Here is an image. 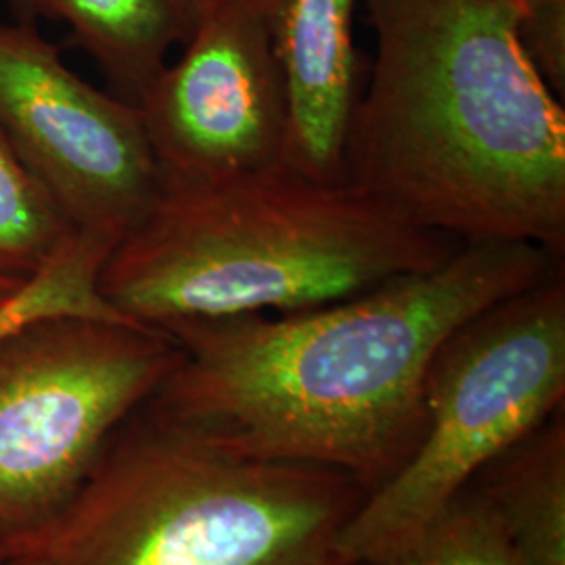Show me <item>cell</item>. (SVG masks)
I'll return each instance as SVG.
<instances>
[{
    "label": "cell",
    "mask_w": 565,
    "mask_h": 565,
    "mask_svg": "<svg viewBox=\"0 0 565 565\" xmlns=\"http://www.w3.org/2000/svg\"><path fill=\"white\" fill-rule=\"evenodd\" d=\"M564 260L534 243H463L342 302L168 324L182 361L147 403L243 457L333 469L371 492L419 445L440 345Z\"/></svg>",
    "instance_id": "6da1fadb"
},
{
    "label": "cell",
    "mask_w": 565,
    "mask_h": 565,
    "mask_svg": "<svg viewBox=\"0 0 565 565\" xmlns=\"http://www.w3.org/2000/svg\"><path fill=\"white\" fill-rule=\"evenodd\" d=\"M371 76L343 181L461 243L565 258V107L520 44L524 0H363Z\"/></svg>",
    "instance_id": "7a4b0ae2"
},
{
    "label": "cell",
    "mask_w": 565,
    "mask_h": 565,
    "mask_svg": "<svg viewBox=\"0 0 565 565\" xmlns=\"http://www.w3.org/2000/svg\"><path fill=\"white\" fill-rule=\"evenodd\" d=\"M461 245L350 182L279 163L162 182L147 216L109 252L99 294L121 317L158 329L291 315L434 268Z\"/></svg>",
    "instance_id": "3957f363"
},
{
    "label": "cell",
    "mask_w": 565,
    "mask_h": 565,
    "mask_svg": "<svg viewBox=\"0 0 565 565\" xmlns=\"http://www.w3.org/2000/svg\"><path fill=\"white\" fill-rule=\"evenodd\" d=\"M366 494L333 469L237 455L145 403L32 548L46 565H345L340 539Z\"/></svg>",
    "instance_id": "277c9868"
},
{
    "label": "cell",
    "mask_w": 565,
    "mask_h": 565,
    "mask_svg": "<svg viewBox=\"0 0 565 565\" xmlns=\"http://www.w3.org/2000/svg\"><path fill=\"white\" fill-rule=\"evenodd\" d=\"M419 445L340 539L345 565L398 545L565 403V263L459 327L429 364Z\"/></svg>",
    "instance_id": "5b68a950"
},
{
    "label": "cell",
    "mask_w": 565,
    "mask_h": 565,
    "mask_svg": "<svg viewBox=\"0 0 565 565\" xmlns=\"http://www.w3.org/2000/svg\"><path fill=\"white\" fill-rule=\"evenodd\" d=\"M181 361L170 333L120 319L41 317L0 342V530L15 551L53 530Z\"/></svg>",
    "instance_id": "8992f818"
},
{
    "label": "cell",
    "mask_w": 565,
    "mask_h": 565,
    "mask_svg": "<svg viewBox=\"0 0 565 565\" xmlns=\"http://www.w3.org/2000/svg\"><path fill=\"white\" fill-rule=\"evenodd\" d=\"M0 128L82 237L114 249L160 195L139 107L70 70L32 21H0Z\"/></svg>",
    "instance_id": "52a82bcc"
},
{
    "label": "cell",
    "mask_w": 565,
    "mask_h": 565,
    "mask_svg": "<svg viewBox=\"0 0 565 565\" xmlns=\"http://www.w3.org/2000/svg\"><path fill=\"white\" fill-rule=\"evenodd\" d=\"M181 49L137 103L162 182L287 163V97L263 0H205Z\"/></svg>",
    "instance_id": "ba28073f"
},
{
    "label": "cell",
    "mask_w": 565,
    "mask_h": 565,
    "mask_svg": "<svg viewBox=\"0 0 565 565\" xmlns=\"http://www.w3.org/2000/svg\"><path fill=\"white\" fill-rule=\"evenodd\" d=\"M287 97L285 162L317 181H343L359 99L356 15L363 0H263Z\"/></svg>",
    "instance_id": "9c48e42d"
},
{
    "label": "cell",
    "mask_w": 565,
    "mask_h": 565,
    "mask_svg": "<svg viewBox=\"0 0 565 565\" xmlns=\"http://www.w3.org/2000/svg\"><path fill=\"white\" fill-rule=\"evenodd\" d=\"M21 20H51L99 67L109 90L141 102L170 53L195 30L205 0H9Z\"/></svg>",
    "instance_id": "30bf717a"
},
{
    "label": "cell",
    "mask_w": 565,
    "mask_h": 565,
    "mask_svg": "<svg viewBox=\"0 0 565 565\" xmlns=\"http://www.w3.org/2000/svg\"><path fill=\"white\" fill-rule=\"evenodd\" d=\"M471 486L524 565H565L564 408L484 465Z\"/></svg>",
    "instance_id": "8fae6325"
},
{
    "label": "cell",
    "mask_w": 565,
    "mask_h": 565,
    "mask_svg": "<svg viewBox=\"0 0 565 565\" xmlns=\"http://www.w3.org/2000/svg\"><path fill=\"white\" fill-rule=\"evenodd\" d=\"M81 239L0 128V270L32 279Z\"/></svg>",
    "instance_id": "7c38bea8"
},
{
    "label": "cell",
    "mask_w": 565,
    "mask_h": 565,
    "mask_svg": "<svg viewBox=\"0 0 565 565\" xmlns=\"http://www.w3.org/2000/svg\"><path fill=\"white\" fill-rule=\"evenodd\" d=\"M363 565H524L473 486H465L429 522Z\"/></svg>",
    "instance_id": "4fadbf2b"
},
{
    "label": "cell",
    "mask_w": 565,
    "mask_h": 565,
    "mask_svg": "<svg viewBox=\"0 0 565 565\" xmlns=\"http://www.w3.org/2000/svg\"><path fill=\"white\" fill-rule=\"evenodd\" d=\"M109 252V245L82 237L57 263L34 275L11 302L0 308V342L23 324L53 315L130 321L99 294V273Z\"/></svg>",
    "instance_id": "5bb4252c"
},
{
    "label": "cell",
    "mask_w": 565,
    "mask_h": 565,
    "mask_svg": "<svg viewBox=\"0 0 565 565\" xmlns=\"http://www.w3.org/2000/svg\"><path fill=\"white\" fill-rule=\"evenodd\" d=\"M518 34L536 74L564 102L565 0H524Z\"/></svg>",
    "instance_id": "9a60e30c"
},
{
    "label": "cell",
    "mask_w": 565,
    "mask_h": 565,
    "mask_svg": "<svg viewBox=\"0 0 565 565\" xmlns=\"http://www.w3.org/2000/svg\"><path fill=\"white\" fill-rule=\"evenodd\" d=\"M28 281L30 279H21V277H15V275H9V273L0 270V308L4 303L11 302L20 294L21 289L25 287Z\"/></svg>",
    "instance_id": "2e32d148"
},
{
    "label": "cell",
    "mask_w": 565,
    "mask_h": 565,
    "mask_svg": "<svg viewBox=\"0 0 565 565\" xmlns=\"http://www.w3.org/2000/svg\"><path fill=\"white\" fill-rule=\"evenodd\" d=\"M0 565H46V562L39 551L23 548V551H15L11 557L0 562Z\"/></svg>",
    "instance_id": "e0dca14e"
},
{
    "label": "cell",
    "mask_w": 565,
    "mask_h": 565,
    "mask_svg": "<svg viewBox=\"0 0 565 565\" xmlns=\"http://www.w3.org/2000/svg\"><path fill=\"white\" fill-rule=\"evenodd\" d=\"M15 553V548L11 545V541L4 536V532L0 530V562H4L7 557H11Z\"/></svg>",
    "instance_id": "ac0fdd59"
}]
</instances>
